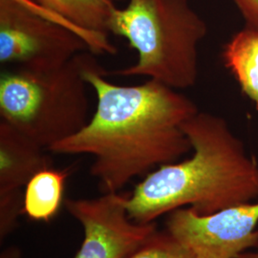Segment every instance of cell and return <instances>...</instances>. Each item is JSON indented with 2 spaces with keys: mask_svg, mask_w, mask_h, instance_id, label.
<instances>
[{
  "mask_svg": "<svg viewBox=\"0 0 258 258\" xmlns=\"http://www.w3.org/2000/svg\"><path fill=\"white\" fill-rule=\"evenodd\" d=\"M258 202L201 215L190 208L169 212L166 231L197 258H238L258 247Z\"/></svg>",
  "mask_w": 258,
  "mask_h": 258,
  "instance_id": "8992f818",
  "label": "cell"
},
{
  "mask_svg": "<svg viewBox=\"0 0 258 258\" xmlns=\"http://www.w3.org/2000/svg\"><path fill=\"white\" fill-rule=\"evenodd\" d=\"M47 149L0 120V194L21 190L29 180L51 167Z\"/></svg>",
  "mask_w": 258,
  "mask_h": 258,
  "instance_id": "9c48e42d",
  "label": "cell"
},
{
  "mask_svg": "<svg viewBox=\"0 0 258 258\" xmlns=\"http://www.w3.org/2000/svg\"><path fill=\"white\" fill-rule=\"evenodd\" d=\"M97 61L83 52L52 69L13 66L2 70L1 120L47 150L73 136L89 120L84 72Z\"/></svg>",
  "mask_w": 258,
  "mask_h": 258,
  "instance_id": "277c9868",
  "label": "cell"
},
{
  "mask_svg": "<svg viewBox=\"0 0 258 258\" xmlns=\"http://www.w3.org/2000/svg\"><path fill=\"white\" fill-rule=\"evenodd\" d=\"M97 61L85 72L97 96L87 124L48 149L59 155H90V174L103 194L120 192L134 178L174 163L192 150L182 129L199 109L178 90L153 80L118 85Z\"/></svg>",
  "mask_w": 258,
  "mask_h": 258,
  "instance_id": "6da1fadb",
  "label": "cell"
},
{
  "mask_svg": "<svg viewBox=\"0 0 258 258\" xmlns=\"http://www.w3.org/2000/svg\"><path fill=\"white\" fill-rule=\"evenodd\" d=\"M69 172L53 166L33 176L23 191V214L36 222L52 221L64 203L65 185Z\"/></svg>",
  "mask_w": 258,
  "mask_h": 258,
  "instance_id": "30bf717a",
  "label": "cell"
},
{
  "mask_svg": "<svg viewBox=\"0 0 258 258\" xmlns=\"http://www.w3.org/2000/svg\"><path fill=\"white\" fill-rule=\"evenodd\" d=\"M37 4L60 19L87 41L94 53L116 54L107 39L114 10L113 0H37Z\"/></svg>",
  "mask_w": 258,
  "mask_h": 258,
  "instance_id": "ba28073f",
  "label": "cell"
},
{
  "mask_svg": "<svg viewBox=\"0 0 258 258\" xmlns=\"http://www.w3.org/2000/svg\"><path fill=\"white\" fill-rule=\"evenodd\" d=\"M114 10L109 33L123 37L138 60L108 76L144 77L179 90L192 87L199 75V45L207 24L187 0H127Z\"/></svg>",
  "mask_w": 258,
  "mask_h": 258,
  "instance_id": "3957f363",
  "label": "cell"
},
{
  "mask_svg": "<svg viewBox=\"0 0 258 258\" xmlns=\"http://www.w3.org/2000/svg\"><path fill=\"white\" fill-rule=\"evenodd\" d=\"M23 214V194L15 190L0 194V242L17 230L19 217Z\"/></svg>",
  "mask_w": 258,
  "mask_h": 258,
  "instance_id": "4fadbf2b",
  "label": "cell"
},
{
  "mask_svg": "<svg viewBox=\"0 0 258 258\" xmlns=\"http://www.w3.org/2000/svg\"><path fill=\"white\" fill-rule=\"evenodd\" d=\"M125 258H197L168 231H155Z\"/></svg>",
  "mask_w": 258,
  "mask_h": 258,
  "instance_id": "7c38bea8",
  "label": "cell"
},
{
  "mask_svg": "<svg viewBox=\"0 0 258 258\" xmlns=\"http://www.w3.org/2000/svg\"><path fill=\"white\" fill-rule=\"evenodd\" d=\"M182 129L190 142L192 156L157 167L125 194L129 218L154 223L160 216L189 206L209 215L258 198V161L227 120L199 111Z\"/></svg>",
  "mask_w": 258,
  "mask_h": 258,
  "instance_id": "7a4b0ae2",
  "label": "cell"
},
{
  "mask_svg": "<svg viewBox=\"0 0 258 258\" xmlns=\"http://www.w3.org/2000/svg\"><path fill=\"white\" fill-rule=\"evenodd\" d=\"M87 41L31 0H0V62L33 70L64 64Z\"/></svg>",
  "mask_w": 258,
  "mask_h": 258,
  "instance_id": "5b68a950",
  "label": "cell"
},
{
  "mask_svg": "<svg viewBox=\"0 0 258 258\" xmlns=\"http://www.w3.org/2000/svg\"><path fill=\"white\" fill-rule=\"evenodd\" d=\"M238 258H258V251H246L240 254Z\"/></svg>",
  "mask_w": 258,
  "mask_h": 258,
  "instance_id": "2e32d148",
  "label": "cell"
},
{
  "mask_svg": "<svg viewBox=\"0 0 258 258\" xmlns=\"http://www.w3.org/2000/svg\"><path fill=\"white\" fill-rule=\"evenodd\" d=\"M113 1H114V2H115V1H116V0H113Z\"/></svg>",
  "mask_w": 258,
  "mask_h": 258,
  "instance_id": "e0dca14e",
  "label": "cell"
},
{
  "mask_svg": "<svg viewBox=\"0 0 258 258\" xmlns=\"http://www.w3.org/2000/svg\"><path fill=\"white\" fill-rule=\"evenodd\" d=\"M125 194L108 192L93 199H65V208L83 226L84 237L74 258H125L156 231L127 215Z\"/></svg>",
  "mask_w": 258,
  "mask_h": 258,
  "instance_id": "52a82bcc",
  "label": "cell"
},
{
  "mask_svg": "<svg viewBox=\"0 0 258 258\" xmlns=\"http://www.w3.org/2000/svg\"><path fill=\"white\" fill-rule=\"evenodd\" d=\"M0 258H21V250L18 247H9L2 250Z\"/></svg>",
  "mask_w": 258,
  "mask_h": 258,
  "instance_id": "9a60e30c",
  "label": "cell"
},
{
  "mask_svg": "<svg viewBox=\"0 0 258 258\" xmlns=\"http://www.w3.org/2000/svg\"><path fill=\"white\" fill-rule=\"evenodd\" d=\"M222 56L242 91L258 107V30L247 26L235 34Z\"/></svg>",
  "mask_w": 258,
  "mask_h": 258,
  "instance_id": "8fae6325",
  "label": "cell"
},
{
  "mask_svg": "<svg viewBox=\"0 0 258 258\" xmlns=\"http://www.w3.org/2000/svg\"><path fill=\"white\" fill-rule=\"evenodd\" d=\"M238 6L247 26L258 30V0H234Z\"/></svg>",
  "mask_w": 258,
  "mask_h": 258,
  "instance_id": "5bb4252c",
  "label": "cell"
}]
</instances>
